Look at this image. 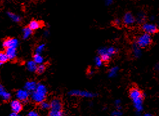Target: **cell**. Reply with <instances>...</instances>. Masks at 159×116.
Wrapping results in <instances>:
<instances>
[{"label":"cell","mask_w":159,"mask_h":116,"mask_svg":"<svg viewBox=\"0 0 159 116\" xmlns=\"http://www.w3.org/2000/svg\"><path fill=\"white\" fill-rule=\"evenodd\" d=\"M129 97L133 103L135 108L138 112H141L143 109L144 94L142 91L137 86H133L129 90Z\"/></svg>","instance_id":"obj_1"},{"label":"cell","mask_w":159,"mask_h":116,"mask_svg":"<svg viewBox=\"0 0 159 116\" xmlns=\"http://www.w3.org/2000/svg\"><path fill=\"white\" fill-rule=\"evenodd\" d=\"M47 95V88L43 84H38L35 90L32 92V100L36 103H40L45 101Z\"/></svg>","instance_id":"obj_2"},{"label":"cell","mask_w":159,"mask_h":116,"mask_svg":"<svg viewBox=\"0 0 159 116\" xmlns=\"http://www.w3.org/2000/svg\"><path fill=\"white\" fill-rule=\"evenodd\" d=\"M135 43L138 47L142 49H147L149 48L152 46L153 41L152 36L143 32L137 37L135 39Z\"/></svg>","instance_id":"obj_3"},{"label":"cell","mask_w":159,"mask_h":116,"mask_svg":"<svg viewBox=\"0 0 159 116\" xmlns=\"http://www.w3.org/2000/svg\"><path fill=\"white\" fill-rule=\"evenodd\" d=\"M117 53V49L113 47L102 48L99 51V56L104 63H109L112 61V57Z\"/></svg>","instance_id":"obj_4"},{"label":"cell","mask_w":159,"mask_h":116,"mask_svg":"<svg viewBox=\"0 0 159 116\" xmlns=\"http://www.w3.org/2000/svg\"><path fill=\"white\" fill-rule=\"evenodd\" d=\"M141 30L144 33L149 35H154L159 32V27L153 23L145 22L141 25Z\"/></svg>","instance_id":"obj_5"},{"label":"cell","mask_w":159,"mask_h":116,"mask_svg":"<svg viewBox=\"0 0 159 116\" xmlns=\"http://www.w3.org/2000/svg\"><path fill=\"white\" fill-rule=\"evenodd\" d=\"M122 22L126 27H131L136 23V19L131 12H127L124 14Z\"/></svg>","instance_id":"obj_6"},{"label":"cell","mask_w":159,"mask_h":116,"mask_svg":"<svg viewBox=\"0 0 159 116\" xmlns=\"http://www.w3.org/2000/svg\"><path fill=\"white\" fill-rule=\"evenodd\" d=\"M69 95L72 96H79L82 97L87 98H92L95 96V94L92 93L88 91L85 90H73L69 92Z\"/></svg>","instance_id":"obj_7"},{"label":"cell","mask_w":159,"mask_h":116,"mask_svg":"<svg viewBox=\"0 0 159 116\" xmlns=\"http://www.w3.org/2000/svg\"><path fill=\"white\" fill-rule=\"evenodd\" d=\"M19 45V41L16 38H7L3 42V47L5 48H17Z\"/></svg>","instance_id":"obj_8"},{"label":"cell","mask_w":159,"mask_h":116,"mask_svg":"<svg viewBox=\"0 0 159 116\" xmlns=\"http://www.w3.org/2000/svg\"><path fill=\"white\" fill-rule=\"evenodd\" d=\"M30 96V92L25 89L18 90L16 94V96L17 99L20 101H26L28 100Z\"/></svg>","instance_id":"obj_9"},{"label":"cell","mask_w":159,"mask_h":116,"mask_svg":"<svg viewBox=\"0 0 159 116\" xmlns=\"http://www.w3.org/2000/svg\"><path fill=\"white\" fill-rule=\"evenodd\" d=\"M10 107L13 112L16 114H18L23 109V105L21 101H20L18 99L12 101L10 103Z\"/></svg>","instance_id":"obj_10"},{"label":"cell","mask_w":159,"mask_h":116,"mask_svg":"<svg viewBox=\"0 0 159 116\" xmlns=\"http://www.w3.org/2000/svg\"><path fill=\"white\" fill-rule=\"evenodd\" d=\"M44 26V23L43 22H41L39 20L33 19L28 24V27H29L32 31L37 30L38 29L42 28Z\"/></svg>","instance_id":"obj_11"},{"label":"cell","mask_w":159,"mask_h":116,"mask_svg":"<svg viewBox=\"0 0 159 116\" xmlns=\"http://www.w3.org/2000/svg\"><path fill=\"white\" fill-rule=\"evenodd\" d=\"M53 110H63V103L59 99H54L50 102V109Z\"/></svg>","instance_id":"obj_12"},{"label":"cell","mask_w":159,"mask_h":116,"mask_svg":"<svg viewBox=\"0 0 159 116\" xmlns=\"http://www.w3.org/2000/svg\"><path fill=\"white\" fill-rule=\"evenodd\" d=\"M0 98L5 101H9L11 98L10 93L7 92L6 89L4 88V86L1 85H0Z\"/></svg>","instance_id":"obj_13"},{"label":"cell","mask_w":159,"mask_h":116,"mask_svg":"<svg viewBox=\"0 0 159 116\" xmlns=\"http://www.w3.org/2000/svg\"><path fill=\"white\" fill-rule=\"evenodd\" d=\"M5 53L9 60H14L17 56V50L15 48H6Z\"/></svg>","instance_id":"obj_14"},{"label":"cell","mask_w":159,"mask_h":116,"mask_svg":"<svg viewBox=\"0 0 159 116\" xmlns=\"http://www.w3.org/2000/svg\"><path fill=\"white\" fill-rule=\"evenodd\" d=\"M37 86H38V83L35 81H28L24 85V89L27 90L28 92H32L35 90Z\"/></svg>","instance_id":"obj_15"},{"label":"cell","mask_w":159,"mask_h":116,"mask_svg":"<svg viewBox=\"0 0 159 116\" xmlns=\"http://www.w3.org/2000/svg\"><path fill=\"white\" fill-rule=\"evenodd\" d=\"M7 15L9 17V18L12 21V22H16V23L21 22L22 19L21 18V16H19L18 14L13 13V12H7Z\"/></svg>","instance_id":"obj_16"},{"label":"cell","mask_w":159,"mask_h":116,"mask_svg":"<svg viewBox=\"0 0 159 116\" xmlns=\"http://www.w3.org/2000/svg\"><path fill=\"white\" fill-rule=\"evenodd\" d=\"M32 33H33V31H32L29 27H24L23 29V31H22L23 38L24 39H28L32 36Z\"/></svg>","instance_id":"obj_17"},{"label":"cell","mask_w":159,"mask_h":116,"mask_svg":"<svg viewBox=\"0 0 159 116\" xmlns=\"http://www.w3.org/2000/svg\"><path fill=\"white\" fill-rule=\"evenodd\" d=\"M38 65H37L34 61H29L27 63V68L31 72H36Z\"/></svg>","instance_id":"obj_18"},{"label":"cell","mask_w":159,"mask_h":116,"mask_svg":"<svg viewBox=\"0 0 159 116\" xmlns=\"http://www.w3.org/2000/svg\"><path fill=\"white\" fill-rule=\"evenodd\" d=\"M34 61L37 65H41L43 64L44 61V58L41 54H35L34 55Z\"/></svg>","instance_id":"obj_19"},{"label":"cell","mask_w":159,"mask_h":116,"mask_svg":"<svg viewBox=\"0 0 159 116\" xmlns=\"http://www.w3.org/2000/svg\"><path fill=\"white\" fill-rule=\"evenodd\" d=\"M136 19V22L138 23H141V25L142 23H145V19H146V16L144 13H142L140 12L138 13V15L137 16V17H135Z\"/></svg>","instance_id":"obj_20"},{"label":"cell","mask_w":159,"mask_h":116,"mask_svg":"<svg viewBox=\"0 0 159 116\" xmlns=\"http://www.w3.org/2000/svg\"><path fill=\"white\" fill-rule=\"evenodd\" d=\"M48 116H63V110L50 109L49 112Z\"/></svg>","instance_id":"obj_21"},{"label":"cell","mask_w":159,"mask_h":116,"mask_svg":"<svg viewBox=\"0 0 159 116\" xmlns=\"http://www.w3.org/2000/svg\"><path fill=\"white\" fill-rule=\"evenodd\" d=\"M46 45L44 43L39 44V45L36 47L35 49V54H41V53L44 51V50L45 49Z\"/></svg>","instance_id":"obj_22"},{"label":"cell","mask_w":159,"mask_h":116,"mask_svg":"<svg viewBox=\"0 0 159 116\" xmlns=\"http://www.w3.org/2000/svg\"><path fill=\"white\" fill-rule=\"evenodd\" d=\"M9 60V57H8L7 55L6 54L5 52H0V63H1L2 65L3 63H6V62Z\"/></svg>","instance_id":"obj_23"},{"label":"cell","mask_w":159,"mask_h":116,"mask_svg":"<svg viewBox=\"0 0 159 116\" xmlns=\"http://www.w3.org/2000/svg\"><path fill=\"white\" fill-rule=\"evenodd\" d=\"M46 70V66L44 65L43 63L41 65H38V67H37L36 72L39 74H43Z\"/></svg>","instance_id":"obj_24"},{"label":"cell","mask_w":159,"mask_h":116,"mask_svg":"<svg viewBox=\"0 0 159 116\" xmlns=\"http://www.w3.org/2000/svg\"><path fill=\"white\" fill-rule=\"evenodd\" d=\"M112 23L113 25V26L117 27V28H121L122 26V25H123L122 20L119 19V18H116V19H114Z\"/></svg>","instance_id":"obj_25"},{"label":"cell","mask_w":159,"mask_h":116,"mask_svg":"<svg viewBox=\"0 0 159 116\" xmlns=\"http://www.w3.org/2000/svg\"><path fill=\"white\" fill-rule=\"evenodd\" d=\"M40 106L41 109L44 110H47L50 109V103H49L48 102H47L45 101H44L43 102L40 103Z\"/></svg>","instance_id":"obj_26"},{"label":"cell","mask_w":159,"mask_h":116,"mask_svg":"<svg viewBox=\"0 0 159 116\" xmlns=\"http://www.w3.org/2000/svg\"><path fill=\"white\" fill-rule=\"evenodd\" d=\"M95 65L97 67H101L102 63H103V61L101 60V57L99 56H97L96 58H95Z\"/></svg>","instance_id":"obj_27"},{"label":"cell","mask_w":159,"mask_h":116,"mask_svg":"<svg viewBox=\"0 0 159 116\" xmlns=\"http://www.w3.org/2000/svg\"><path fill=\"white\" fill-rule=\"evenodd\" d=\"M27 116H39V114L37 112L32 110V111H30V112L28 114Z\"/></svg>","instance_id":"obj_28"},{"label":"cell","mask_w":159,"mask_h":116,"mask_svg":"<svg viewBox=\"0 0 159 116\" xmlns=\"http://www.w3.org/2000/svg\"><path fill=\"white\" fill-rule=\"evenodd\" d=\"M122 114V113L119 110H117V111H114L113 112V116H120Z\"/></svg>","instance_id":"obj_29"},{"label":"cell","mask_w":159,"mask_h":116,"mask_svg":"<svg viewBox=\"0 0 159 116\" xmlns=\"http://www.w3.org/2000/svg\"><path fill=\"white\" fill-rule=\"evenodd\" d=\"M113 0H105V2L106 3V5H110L113 3Z\"/></svg>","instance_id":"obj_30"},{"label":"cell","mask_w":159,"mask_h":116,"mask_svg":"<svg viewBox=\"0 0 159 116\" xmlns=\"http://www.w3.org/2000/svg\"><path fill=\"white\" fill-rule=\"evenodd\" d=\"M48 30H46V31H44V35H45L46 36H48L49 35V33H48Z\"/></svg>","instance_id":"obj_31"},{"label":"cell","mask_w":159,"mask_h":116,"mask_svg":"<svg viewBox=\"0 0 159 116\" xmlns=\"http://www.w3.org/2000/svg\"><path fill=\"white\" fill-rule=\"evenodd\" d=\"M16 114H16V113L13 112V113H12L10 115H9V116H16Z\"/></svg>","instance_id":"obj_32"},{"label":"cell","mask_w":159,"mask_h":116,"mask_svg":"<svg viewBox=\"0 0 159 116\" xmlns=\"http://www.w3.org/2000/svg\"><path fill=\"white\" fill-rule=\"evenodd\" d=\"M144 116H152V115H151V114H146L144 115Z\"/></svg>","instance_id":"obj_33"},{"label":"cell","mask_w":159,"mask_h":116,"mask_svg":"<svg viewBox=\"0 0 159 116\" xmlns=\"http://www.w3.org/2000/svg\"><path fill=\"white\" fill-rule=\"evenodd\" d=\"M16 116H21V115H19V114H16Z\"/></svg>","instance_id":"obj_34"},{"label":"cell","mask_w":159,"mask_h":116,"mask_svg":"<svg viewBox=\"0 0 159 116\" xmlns=\"http://www.w3.org/2000/svg\"><path fill=\"white\" fill-rule=\"evenodd\" d=\"M1 65H2V64H1V63H0V66H1Z\"/></svg>","instance_id":"obj_35"}]
</instances>
